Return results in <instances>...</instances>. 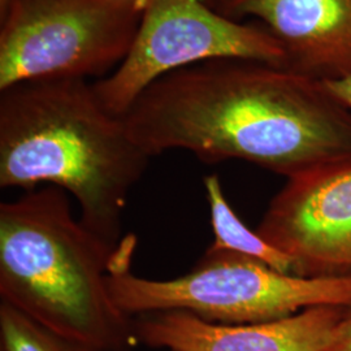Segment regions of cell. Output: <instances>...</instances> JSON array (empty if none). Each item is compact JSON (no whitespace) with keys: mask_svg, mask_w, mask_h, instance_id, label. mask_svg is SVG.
<instances>
[{"mask_svg":"<svg viewBox=\"0 0 351 351\" xmlns=\"http://www.w3.org/2000/svg\"><path fill=\"white\" fill-rule=\"evenodd\" d=\"M8 1H10V0H0V12L4 11V8H5L7 4H8Z\"/></svg>","mask_w":351,"mask_h":351,"instance_id":"obj_15","label":"cell"},{"mask_svg":"<svg viewBox=\"0 0 351 351\" xmlns=\"http://www.w3.org/2000/svg\"><path fill=\"white\" fill-rule=\"evenodd\" d=\"M216 59L287 66V55L264 26L229 19L203 0H146L125 59L94 84L101 104L124 117L164 75Z\"/></svg>","mask_w":351,"mask_h":351,"instance_id":"obj_6","label":"cell"},{"mask_svg":"<svg viewBox=\"0 0 351 351\" xmlns=\"http://www.w3.org/2000/svg\"><path fill=\"white\" fill-rule=\"evenodd\" d=\"M151 159L84 78L0 91V188L62 189L82 224L112 247L124 239L126 202Z\"/></svg>","mask_w":351,"mask_h":351,"instance_id":"obj_2","label":"cell"},{"mask_svg":"<svg viewBox=\"0 0 351 351\" xmlns=\"http://www.w3.org/2000/svg\"><path fill=\"white\" fill-rule=\"evenodd\" d=\"M146 0H10L0 12V91L45 78L110 75Z\"/></svg>","mask_w":351,"mask_h":351,"instance_id":"obj_5","label":"cell"},{"mask_svg":"<svg viewBox=\"0 0 351 351\" xmlns=\"http://www.w3.org/2000/svg\"><path fill=\"white\" fill-rule=\"evenodd\" d=\"M256 232L294 275L351 280V163L288 178Z\"/></svg>","mask_w":351,"mask_h":351,"instance_id":"obj_7","label":"cell"},{"mask_svg":"<svg viewBox=\"0 0 351 351\" xmlns=\"http://www.w3.org/2000/svg\"><path fill=\"white\" fill-rule=\"evenodd\" d=\"M349 307L317 306L276 320L220 324L184 311L134 317L139 343L172 351H323Z\"/></svg>","mask_w":351,"mask_h":351,"instance_id":"obj_8","label":"cell"},{"mask_svg":"<svg viewBox=\"0 0 351 351\" xmlns=\"http://www.w3.org/2000/svg\"><path fill=\"white\" fill-rule=\"evenodd\" d=\"M0 351H101L0 302Z\"/></svg>","mask_w":351,"mask_h":351,"instance_id":"obj_11","label":"cell"},{"mask_svg":"<svg viewBox=\"0 0 351 351\" xmlns=\"http://www.w3.org/2000/svg\"><path fill=\"white\" fill-rule=\"evenodd\" d=\"M151 158L185 150L288 178L351 163V110L324 81L288 66L216 59L164 75L124 116Z\"/></svg>","mask_w":351,"mask_h":351,"instance_id":"obj_1","label":"cell"},{"mask_svg":"<svg viewBox=\"0 0 351 351\" xmlns=\"http://www.w3.org/2000/svg\"><path fill=\"white\" fill-rule=\"evenodd\" d=\"M326 88L351 110V75L337 80L324 81Z\"/></svg>","mask_w":351,"mask_h":351,"instance_id":"obj_13","label":"cell"},{"mask_svg":"<svg viewBox=\"0 0 351 351\" xmlns=\"http://www.w3.org/2000/svg\"><path fill=\"white\" fill-rule=\"evenodd\" d=\"M206 4H208L210 7H213V8H216V7H219V4L221 3V0H203Z\"/></svg>","mask_w":351,"mask_h":351,"instance_id":"obj_14","label":"cell"},{"mask_svg":"<svg viewBox=\"0 0 351 351\" xmlns=\"http://www.w3.org/2000/svg\"><path fill=\"white\" fill-rule=\"evenodd\" d=\"M165 351H172V350H165Z\"/></svg>","mask_w":351,"mask_h":351,"instance_id":"obj_16","label":"cell"},{"mask_svg":"<svg viewBox=\"0 0 351 351\" xmlns=\"http://www.w3.org/2000/svg\"><path fill=\"white\" fill-rule=\"evenodd\" d=\"M216 11L256 20L295 72L322 81L351 75V0H223Z\"/></svg>","mask_w":351,"mask_h":351,"instance_id":"obj_9","label":"cell"},{"mask_svg":"<svg viewBox=\"0 0 351 351\" xmlns=\"http://www.w3.org/2000/svg\"><path fill=\"white\" fill-rule=\"evenodd\" d=\"M323 351H351V307L339 320Z\"/></svg>","mask_w":351,"mask_h":351,"instance_id":"obj_12","label":"cell"},{"mask_svg":"<svg viewBox=\"0 0 351 351\" xmlns=\"http://www.w3.org/2000/svg\"><path fill=\"white\" fill-rule=\"evenodd\" d=\"M137 241L126 236L113 252L108 285L114 303L136 317L184 311L220 324L276 320L317 306L351 307V280L284 274L236 252L207 249L184 276L154 280L132 271Z\"/></svg>","mask_w":351,"mask_h":351,"instance_id":"obj_4","label":"cell"},{"mask_svg":"<svg viewBox=\"0 0 351 351\" xmlns=\"http://www.w3.org/2000/svg\"><path fill=\"white\" fill-rule=\"evenodd\" d=\"M204 189L210 206L213 242L208 249L236 252L263 262L284 274L291 272V262L285 254L272 246L256 232L243 224L226 201L217 175L204 177Z\"/></svg>","mask_w":351,"mask_h":351,"instance_id":"obj_10","label":"cell"},{"mask_svg":"<svg viewBox=\"0 0 351 351\" xmlns=\"http://www.w3.org/2000/svg\"><path fill=\"white\" fill-rule=\"evenodd\" d=\"M56 186L0 204V298L39 323L101 351L138 346L134 317L113 301L112 247Z\"/></svg>","mask_w":351,"mask_h":351,"instance_id":"obj_3","label":"cell"}]
</instances>
